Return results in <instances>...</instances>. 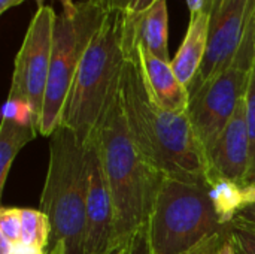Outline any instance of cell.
<instances>
[{
  "instance_id": "1",
  "label": "cell",
  "mask_w": 255,
  "mask_h": 254,
  "mask_svg": "<svg viewBox=\"0 0 255 254\" xmlns=\"http://www.w3.org/2000/svg\"><path fill=\"white\" fill-rule=\"evenodd\" d=\"M120 94L127 127L146 160L164 178L209 186L206 150L188 114L167 111L152 100L137 49L126 60Z\"/></svg>"
},
{
  "instance_id": "2",
  "label": "cell",
  "mask_w": 255,
  "mask_h": 254,
  "mask_svg": "<svg viewBox=\"0 0 255 254\" xmlns=\"http://www.w3.org/2000/svg\"><path fill=\"white\" fill-rule=\"evenodd\" d=\"M93 136L114 202L117 241L143 234L164 177L136 145L127 127L120 90Z\"/></svg>"
},
{
  "instance_id": "3",
  "label": "cell",
  "mask_w": 255,
  "mask_h": 254,
  "mask_svg": "<svg viewBox=\"0 0 255 254\" xmlns=\"http://www.w3.org/2000/svg\"><path fill=\"white\" fill-rule=\"evenodd\" d=\"M124 25L126 13H106L72 82L60 126L72 130L84 145L93 138L120 90L123 69L128 57L124 45Z\"/></svg>"
},
{
  "instance_id": "4",
  "label": "cell",
  "mask_w": 255,
  "mask_h": 254,
  "mask_svg": "<svg viewBox=\"0 0 255 254\" xmlns=\"http://www.w3.org/2000/svg\"><path fill=\"white\" fill-rule=\"evenodd\" d=\"M88 189L87 145L58 126L49 136V163L40 210L52 226V249L60 254H84Z\"/></svg>"
},
{
  "instance_id": "5",
  "label": "cell",
  "mask_w": 255,
  "mask_h": 254,
  "mask_svg": "<svg viewBox=\"0 0 255 254\" xmlns=\"http://www.w3.org/2000/svg\"><path fill=\"white\" fill-rule=\"evenodd\" d=\"M229 234L209 186L164 178L145 228L149 254H197Z\"/></svg>"
},
{
  "instance_id": "6",
  "label": "cell",
  "mask_w": 255,
  "mask_h": 254,
  "mask_svg": "<svg viewBox=\"0 0 255 254\" xmlns=\"http://www.w3.org/2000/svg\"><path fill=\"white\" fill-rule=\"evenodd\" d=\"M106 13L108 12L93 0L76 1L72 12L61 10V13H57L39 135L49 138L60 126L61 114L79 63Z\"/></svg>"
},
{
  "instance_id": "7",
  "label": "cell",
  "mask_w": 255,
  "mask_h": 254,
  "mask_svg": "<svg viewBox=\"0 0 255 254\" xmlns=\"http://www.w3.org/2000/svg\"><path fill=\"white\" fill-rule=\"evenodd\" d=\"M255 67V9L244 43L233 63L220 75L190 93L188 117L208 151L245 99Z\"/></svg>"
},
{
  "instance_id": "8",
  "label": "cell",
  "mask_w": 255,
  "mask_h": 254,
  "mask_svg": "<svg viewBox=\"0 0 255 254\" xmlns=\"http://www.w3.org/2000/svg\"><path fill=\"white\" fill-rule=\"evenodd\" d=\"M209 12L208 48L188 93L226 70L236 58L250 24L255 3L251 0H206Z\"/></svg>"
},
{
  "instance_id": "9",
  "label": "cell",
  "mask_w": 255,
  "mask_h": 254,
  "mask_svg": "<svg viewBox=\"0 0 255 254\" xmlns=\"http://www.w3.org/2000/svg\"><path fill=\"white\" fill-rule=\"evenodd\" d=\"M55 16L57 13L51 6L37 7L15 57L9 88V93L25 97L39 117L42 115L49 75Z\"/></svg>"
},
{
  "instance_id": "10",
  "label": "cell",
  "mask_w": 255,
  "mask_h": 254,
  "mask_svg": "<svg viewBox=\"0 0 255 254\" xmlns=\"http://www.w3.org/2000/svg\"><path fill=\"white\" fill-rule=\"evenodd\" d=\"M88 189L84 254H106L117 243L115 211L111 190L103 172L97 141L93 136L87 142Z\"/></svg>"
},
{
  "instance_id": "11",
  "label": "cell",
  "mask_w": 255,
  "mask_h": 254,
  "mask_svg": "<svg viewBox=\"0 0 255 254\" xmlns=\"http://www.w3.org/2000/svg\"><path fill=\"white\" fill-rule=\"evenodd\" d=\"M208 184L217 180H232L247 186L250 174V135L245 99L206 151Z\"/></svg>"
},
{
  "instance_id": "12",
  "label": "cell",
  "mask_w": 255,
  "mask_h": 254,
  "mask_svg": "<svg viewBox=\"0 0 255 254\" xmlns=\"http://www.w3.org/2000/svg\"><path fill=\"white\" fill-rule=\"evenodd\" d=\"M124 45L128 55L140 46L164 61H172L169 58L167 0H157L148 9L136 15L126 13Z\"/></svg>"
},
{
  "instance_id": "13",
  "label": "cell",
  "mask_w": 255,
  "mask_h": 254,
  "mask_svg": "<svg viewBox=\"0 0 255 254\" xmlns=\"http://www.w3.org/2000/svg\"><path fill=\"white\" fill-rule=\"evenodd\" d=\"M146 88L152 100L173 112H187L190 105L188 88L178 79L170 61H164L137 46Z\"/></svg>"
},
{
  "instance_id": "14",
  "label": "cell",
  "mask_w": 255,
  "mask_h": 254,
  "mask_svg": "<svg viewBox=\"0 0 255 254\" xmlns=\"http://www.w3.org/2000/svg\"><path fill=\"white\" fill-rule=\"evenodd\" d=\"M208 30H209V12L205 7L196 13H191L190 24L185 37L172 58L170 64L178 79L188 88L196 79L208 48Z\"/></svg>"
},
{
  "instance_id": "15",
  "label": "cell",
  "mask_w": 255,
  "mask_h": 254,
  "mask_svg": "<svg viewBox=\"0 0 255 254\" xmlns=\"http://www.w3.org/2000/svg\"><path fill=\"white\" fill-rule=\"evenodd\" d=\"M39 132L31 127H22L1 118L0 123V193H3L12 163L19 151L33 141Z\"/></svg>"
},
{
  "instance_id": "16",
  "label": "cell",
  "mask_w": 255,
  "mask_h": 254,
  "mask_svg": "<svg viewBox=\"0 0 255 254\" xmlns=\"http://www.w3.org/2000/svg\"><path fill=\"white\" fill-rule=\"evenodd\" d=\"M209 196L221 223L229 226L245 210L244 186L232 180H217L209 184Z\"/></svg>"
},
{
  "instance_id": "17",
  "label": "cell",
  "mask_w": 255,
  "mask_h": 254,
  "mask_svg": "<svg viewBox=\"0 0 255 254\" xmlns=\"http://www.w3.org/2000/svg\"><path fill=\"white\" fill-rule=\"evenodd\" d=\"M52 226L49 217L42 210L22 208L21 213V243L45 250L51 243Z\"/></svg>"
},
{
  "instance_id": "18",
  "label": "cell",
  "mask_w": 255,
  "mask_h": 254,
  "mask_svg": "<svg viewBox=\"0 0 255 254\" xmlns=\"http://www.w3.org/2000/svg\"><path fill=\"white\" fill-rule=\"evenodd\" d=\"M3 120H7L10 123H15L22 127H31L39 132L40 126V117L33 108V105L22 96L18 94H7V99L3 105Z\"/></svg>"
},
{
  "instance_id": "19",
  "label": "cell",
  "mask_w": 255,
  "mask_h": 254,
  "mask_svg": "<svg viewBox=\"0 0 255 254\" xmlns=\"http://www.w3.org/2000/svg\"><path fill=\"white\" fill-rule=\"evenodd\" d=\"M247 106V124L250 135V174L247 180V186L255 184V67L251 73L250 85L245 96Z\"/></svg>"
},
{
  "instance_id": "20",
  "label": "cell",
  "mask_w": 255,
  "mask_h": 254,
  "mask_svg": "<svg viewBox=\"0 0 255 254\" xmlns=\"http://www.w3.org/2000/svg\"><path fill=\"white\" fill-rule=\"evenodd\" d=\"M21 213L22 208H0V235L12 244L21 243Z\"/></svg>"
},
{
  "instance_id": "21",
  "label": "cell",
  "mask_w": 255,
  "mask_h": 254,
  "mask_svg": "<svg viewBox=\"0 0 255 254\" xmlns=\"http://www.w3.org/2000/svg\"><path fill=\"white\" fill-rule=\"evenodd\" d=\"M105 12H123L127 15H136L148 9L157 0H93Z\"/></svg>"
},
{
  "instance_id": "22",
  "label": "cell",
  "mask_w": 255,
  "mask_h": 254,
  "mask_svg": "<svg viewBox=\"0 0 255 254\" xmlns=\"http://www.w3.org/2000/svg\"><path fill=\"white\" fill-rule=\"evenodd\" d=\"M230 235L233 238L236 253L238 254H255V234L238 228L235 225H229Z\"/></svg>"
},
{
  "instance_id": "23",
  "label": "cell",
  "mask_w": 255,
  "mask_h": 254,
  "mask_svg": "<svg viewBox=\"0 0 255 254\" xmlns=\"http://www.w3.org/2000/svg\"><path fill=\"white\" fill-rule=\"evenodd\" d=\"M197 254H238L236 253V247L233 243V238L230 235V231L226 237L220 238L218 241H215L214 244H211L209 247L203 249L202 252Z\"/></svg>"
},
{
  "instance_id": "24",
  "label": "cell",
  "mask_w": 255,
  "mask_h": 254,
  "mask_svg": "<svg viewBox=\"0 0 255 254\" xmlns=\"http://www.w3.org/2000/svg\"><path fill=\"white\" fill-rule=\"evenodd\" d=\"M143 234H145V232H143ZM143 234L136 235V237L128 238V240L117 241V243L106 252V254H136L137 253V247H139V244H140V240H142Z\"/></svg>"
},
{
  "instance_id": "25",
  "label": "cell",
  "mask_w": 255,
  "mask_h": 254,
  "mask_svg": "<svg viewBox=\"0 0 255 254\" xmlns=\"http://www.w3.org/2000/svg\"><path fill=\"white\" fill-rule=\"evenodd\" d=\"M230 225H235L238 228H242L245 231L255 234V207L244 210L241 214L236 216V219Z\"/></svg>"
},
{
  "instance_id": "26",
  "label": "cell",
  "mask_w": 255,
  "mask_h": 254,
  "mask_svg": "<svg viewBox=\"0 0 255 254\" xmlns=\"http://www.w3.org/2000/svg\"><path fill=\"white\" fill-rule=\"evenodd\" d=\"M10 254H46V253H45V250H42V249H37V247H33V246L24 244V243H16V244H13V247H12V253Z\"/></svg>"
},
{
  "instance_id": "27",
  "label": "cell",
  "mask_w": 255,
  "mask_h": 254,
  "mask_svg": "<svg viewBox=\"0 0 255 254\" xmlns=\"http://www.w3.org/2000/svg\"><path fill=\"white\" fill-rule=\"evenodd\" d=\"M244 205H245V210L255 207V184L244 186Z\"/></svg>"
},
{
  "instance_id": "28",
  "label": "cell",
  "mask_w": 255,
  "mask_h": 254,
  "mask_svg": "<svg viewBox=\"0 0 255 254\" xmlns=\"http://www.w3.org/2000/svg\"><path fill=\"white\" fill-rule=\"evenodd\" d=\"M34 1L37 3V7L45 6V0H34ZM57 1H60L63 12H72L76 6V1H73V0H57Z\"/></svg>"
},
{
  "instance_id": "29",
  "label": "cell",
  "mask_w": 255,
  "mask_h": 254,
  "mask_svg": "<svg viewBox=\"0 0 255 254\" xmlns=\"http://www.w3.org/2000/svg\"><path fill=\"white\" fill-rule=\"evenodd\" d=\"M206 4V0H187V6L190 9V13H196L202 10Z\"/></svg>"
},
{
  "instance_id": "30",
  "label": "cell",
  "mask_w": 255,
  "mask_h": 254,
  "mask_svg": "<svg viewBox=\"0 0 255 254\" xmlns=\"http://www.w3.org/2000/svg\"><path fill=\"white\" fill-rule=\"evenodd\" d=\"M22 1H25V0H0V12L4 13L6 10H9V9H12L15 6L21 4Z\"/></svg>"
},
{
  "instance_id": "31",
  "label": "cell",
  "mask_w": 255,
  "mask_h": 254,
  "mask_svg": "<svg viewBox=\"0 0 255 254\" xmlns=\"http://www.w3.org/2000/svg\"><path fill=\"white\" fill-rule=\"evenodd\" d=\"M12 247H13V244L0 235V254H10L12 253Z\"/></svg>"
},
{
  "instance_id": "32",
  "label": "cell",
  "mask_w": 255,
  "mask_h": 254,
  "mask_svg": "<svg viewBox=\"0 0 255 254\" xmlns=\"http://www.w3.org/2000/svg\"><path fill=\"white\" fill-rule=\"evenodd\" d=\"M143 240H145V234H143V237H142V240H140V244H139V247H137V253L136 254H140L139 253V250H140V247H142V243H143ZM145 254H149L148 253V249H146V253Z\"/></svg>"
},
{
  "instance_id": "33",
  "label": "cell",
  "mask_w": 255,
  "mask_h": 254,
  "mask_svg": "<svg viewBox=\"0 0 255 254\" xmlns=\"http://www.w3.org/2000/svg\"><path fill=\"white\" fill-rule=\"evenodd\" d=\"M46 254H60L57 250H54V249H51V252L49 253H46Z\"/></svg>"
},
{
  "instance_id": "34",
  "label": "cell",
  "mask_w": 255,
  "mask_h": 254,
  "mask_svg": "<svg viewBox=\"0 0 255 254\" xmlns=\"http://www.w3.org/2000/svg\"><path fill=\"white\" fill-rule=\"evenodd\" d=\"M251 1H253V3H255V0H251Z\"/></svg>"
}]
</instances>
